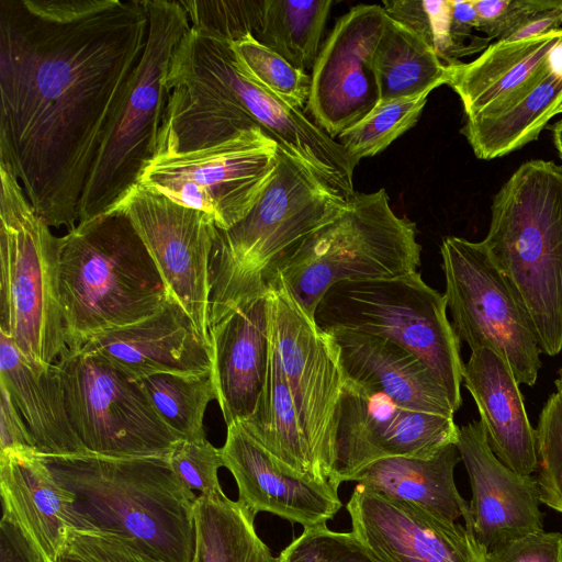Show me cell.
<instances>
[{
    "label": "cell",
    "mask_w": 562,
    "mask_h": 562,
    "mask_svg": "<svg viewBox=\"0 0 562 562\" xmlns=\"http://www.w3.org/2000/svg\"><path fill=\"white\" fill-rule=\"evenodd\" d=\"M145 0H0V162L52 227H75L147 38Z\"/></svg>",
    "instance_id": "cell-1"
},
{
    "label": "cell",
    "mask_w": 562,
    "mask_h": 562,
    "mask_svg": "<svg viewBox=\"0 0 562 562\" xmlns=\"http://www.w3.org/2000/svg\"><path fill=\"white\" fill-rule=\"evenodd\" d=\"M40 457L75 496L72 530L116 537L165 562H198V496L167 458Z\"/></svg>",
    "instance_id": "cell-2"
},
{
    "label": "cell",
    "mask_w": 562,
    "mask_h": 562,
    "mask_svg": "<svg viewBox=\"0 0 562 562\" xmlns=\"http://www.w3.org/2000/svg\"><path fill=\"white\" fill-rule=\"evenodd\" d=\"M347 204V199L279 148L273 177L251 211L228 229H215L209 328L243 305L267 296L302 244L340 215Z\"/></svg>",
    "instance_id": "cell-3"
},
{
    "label": "cell",
    "mask_w": 562,
    "mask_h": 562,
    "mask_svg": "<svg viewBox=\"0 0 562 562\" xmlns=\"http://www.w3.org/2000/svg\"><path fill=\"white\" fill-rule=\"evenodd\" d=\"M59 291L70 350L156 314L169 297L154 258L121 207L78 222L60 237Z\"/></svg>",
    "instance_id": "cell-4"
},
{
    "label": "cell",
    "mask_w": 562,
    "mask_h": 562,
    "mask_svg": "<svg viewBox=\"0 0 562 562\" xmlns=\"http://www.w3.org/2000/svg\"><path fill=\"white\" fill-rule=\"evenodd\" d=\"M482 240L527 313L541 353L562 350V166L524 162L495 194Z\"/></svg>",
    "instance_id": "cell-5"
},
{
    "label": "cell",
    "mask_w": 562,
    "mask_h": 562,
    "mask_svg": "<svg viewBox=\"0 0 562 562\" xmlns=\"http://www.w3.org/2000/svg\"><path fill=\"white\" fill-rule=\"evenodd\" d=\"M145 48L105 130L80 200L78 222L115 211L138 187L156 156L168 100L166 78L190 21L181 1L145 0Z\"/></svg>",
    "instance_id": "cell-6"
},
{
    "label": "cell",
    "mask_w": 562,
    "mask_h": 562,
    "mask_svg": "<svg viewBox=\"0 0 562 562\" xmlns=\"http://www.w3.org/2000/svg\"><path fill=\"white\" fill-rule=\"evenodd\" d=\"M0 162V333L32 363L50 366L68 349L59 291L60 237Z\"/></svg>",
    "instance_id": "cell-7"
},
{
    "label": "cell",
    "mask_w": 562,
    "mask_h": 562,
    "mask_svg": "<svg viewBox=\"0 0 562 562\" xmlns=\"http://www.w3.org/2000/svg\"><path fill=\"white\" fill-rule=\"evenodd\" d=\"M420 252L415 223L395 214L385 189L356 192L340 215L302 244L279 277L314 317L333 285L412 274Z\"/></svg>",
    "instance_id": "cell-8"
},
{
    "label": "cell",
    "mask_w": 562,
    "mask_h": 562,
    "mask_svg": "<svg viewBox=\"0 0 562 562\" xmlns=\"http://www.w3.org/2000/svg\"><path fill=\"white\" fill-rule=\"evenodd\" d=\"M314 319L323 331L351 330L391 340L435 374L457 412L462 403L460 339L443 294L414 272L394 279L344 281L327 290Z\"/></svg>",
    "instance_id": "cell-9"
},
{
    "label": "cell",
    "mask_w": 562,
    "mask_h": 562,
    "mask_svg": "<svg viewBox=\"0 0 562 562\" xmlns=\"http://www.w3.org/2000/svg\"><path fill=\"white\" fill-rule=\"evenodd\" d=\"M167 77L195 81L237 102L280 150L323 186L347 200L356 193L353 171L358 164L302 110L248 78L231 41L190 25L173 52Z\"/></svg>",
    "instance_id": "cell-10"
},
{
    "label": "cell",
    "mask_w": 562,
    "mask_h": 562,
    "mask_svg": "<svg viewBox=\"0 0 562 562\" xmlns=\"http://www.w3.org/2000/svg\"><path fill=\"white\" fill-rule=\"evenodd\" d=\"M55 364L70 423L89 453L167 458L180 440L139 383L103 357L67 349Z\"/></svg>",
    "instance_id": "cell-11"
},
{
    "label": "cell",
    "mask_w": 562,
    "mask_h": 562,
    "mask_svg": "<svg viewBox=\"0 0 562 562\" xmlns=\"http://www.w3.org/2000/svg\"><path fill=\"white\" fill-rule=\"evenodd\" d=\"M452 326L471 351L505 360L519 384H536L540 348L530 319L482 241L448 236L440 246Z\"/></svg>",
    "instance_id": "cell-12"
},
{
    "label": "cell",
    "mask_w": 562,
    "mask_h": 562,
    "mask_svg": "<svg viewBox=\"0 0 562 562\" xmlns=\"http://www.w3.org/2000/svg\"><path fill=\"white\" fill-rule=\"evenodd\" d=\"M279 145L261 127L213 147L156 155L139 184L177 204L207 213L228 229L255 206L273 177Z\"/></svg>",
    "instance_id": "cell-13"
},
{
    "label": "cell",
    "mask_w": 562,
    "mask_h": 562,
    "mask_svg": "<svg viewBox=\"0 0 562 562\" xmlns=\"http://www.w3.org/2000/svg\"><path fill=\"white\" fill-rule=\"evenodd\" d=\"M270 334L319 481L339 488L335 435L344 375L329 336L280 277L269 292Z\"/></svg>",
    "instance_id": "cell-14"
},
{
    "label": "cell",
    "mask_w": 562,
    "mask_h": 562,
    "mask_svg": "<svg viewBox=\"0 0 562 562\" xmlns=\"http://www.w3.org/2000/svg\"><path fill=\"white\" fill-rule=\"evenodd\" d=\"M119 207L144 240L168 293L210 342V259L216 229L213 218L140 186Z\"/></svg>",
    "instance_id": "cell-15"
},
{
    "label": "cell",
    "mask_w": 562,
    "mask_h": 562,
    "mask_svg": "<svg viewBox=\"0 0 562 562\" xmlns=\"http://www.w3.org/2000/svg\"><path fill=\"white\" fill-rule=\"evenodd\" d=\"M453 417L398 406L389 396L344 379L335 435L340 483L385 458L427 459L456 443Z\"/></svg>",
    "instance_id": "cell-16"
},
{
    "label": "cell",
    "mask_w": 562,
    "mask_h": 562,
    "mask_svg": "<svg viewBox=\"0 0 562 562\" xmlns=\"http://www.w3.org/2000/svg\"><path fill=\"white\" fill-rule=\"evenodd\" d=\"M386 13L358 4L340 16L312 69L306 110L331 138L368 115L380 102L373 54Z\"/></svg>",
    "instance_id": "cell-17"
},
{
    "label": "cell",
    "mask_w": 562,
    "mask_h": 562,
    "mask_svg": "<svg viewBox=\"0 0 562 562\" xmlns=\"http://www.w3.org/2000/svg\"><path fill=\"white\" fill-rule=\"evenodd\" d=\"M347 510L351 531L383 562H486L468 521L463 526L359 484Z\"/></svg>",
    "instance_id": "cell-18"
},
{
    "label": "cell",
    "mask_w": 562,
    "mask_h": 562,
    "mask_svg": "<svg viewBox=\"0 0 562 562\" xmlns=\"http://www.w3.org/2000/svg\"><path fill=\"white\" fill-rule=\"evenodd\" d=\"M457 448L469 475L470 522L487 551L504 541L543 530L536 476L521 475L502 463L487 445L479 420L459 427Z\"/></svg>",
    "instance_id": "cell-19"
},
{
    "label": "cell",
    "mask_w": 562,
    "mask_h": 562,
    "mask_svg": "<svg viewBox=\"0 0 562 562\" xmlns=\"http://www.w3.org/2000/svg\"><path fill=\"white\" fill-rule=\"evenodd\" d=\"M79 350L103 357L135 381L161 373L204 374L213 363L210 342L170 294L156 314L100 333Z\"/></svg>",
    "instance_id": "cell-20"
},
{
    "label": "cell",
    "mask_w": 562,
    "mask_h": 562,
    "mask_svg": "<svg viewBox=\"0 0 562 562\" xmlns=\"http://www.w3.org/2000/svg\"><path fill=\"white\" fill-rule=\"evenodd\" d=\"M221 452L236 481L238 501L256 516L271 513L306 530L327 526L342 506L334 487L279 470L237 423L227 426Z\"/></svg>",
    "instance_id": "cell-21"
},
{
    "label": "cell",
    "mask_w": 562,
    "mask_h": 562,
    "mask_svg": "<svg viewBox=\"0 0 562 562\" xmlns=\"http://www.w3.org/2000/svg\"><path fill=\"white\" fill-rule=\"evenodd\" d=\"M216 401L226 426L247 422L266 384L270 355V301L258 297L209 328Z\"/></svg>",
    "instance_id": "cell-22"
},
{
    "label": "cell",
    "mask_w": 562,
    "mask_h": 562,
    "mask_svg": "<svg viewBox=\"0 0 562 562\" xmlns=\"http://www.w3.org/2000/svg\"><path fill=\"white\" fill-rule=\"evenodd\" d=\"M325 333L336 349L344 379L383 393L401 407L453 417L445 389L411 351L374 335L342 329Z\"/></svg>",
    "instance_id": "cell-23"
},
{
    "label": "cell",
    "mask_w": 562,
    "mask_h": 562,
    "mask_svg": "<svg viewBox=\"0 0 562 562\" xmlns=\"http://www.w3.org/2000/svg\"><path fill=\"white\" fill-rule=\"evenodd\" d=\"M562 30L521 41H497L473 61L448 65V81L467 119L493 115L525 95L550 70Z\"/></svg>",
    "instance_id": "cell-24"
},
{
    "label": "cell",
    "mask_w": 562,
    "mask_h": 562,
    "mask_svg": "<svg viewBox=\"0 0 562 562\" xmlns=\"http://www.w3.org/2000/svg\"><path fill=\"white\" fill-rule=\"evenodd\" d=\"M462 383L472 395L487 445L496 458L521 475L538 469L536 429L531 426L519 383L494 351H471Z\"/></svg>",
    "instance_id": "cell-25"
},
{
    "label": "cell",
    "mask_w": 562,
    "mask_h": 562,
    "mask_svg": "<svg viewBox=\"0 0 562 562\" xmlns=\"http://www.w3.org/2000/svg\"><path fill=\"white\" fill-rule=\"evenodd\" d=\"M2 515L12 518L48 562L65 552L75 496L37 452L0 456Z\"/></svg>",
    "instance_id": "cell-26"
},
{
    "label": "cell",
    "mask_w": 562,
    "mask_h": 562,
    "mask_svg": "<svg viewBox=\"0 0 562 562\" xmlns=\"http://www.w3.org/2000/svg\"><path fill=\"white\" fill-rule=\"evenodd\" d=\"M0 386L24 419L38 454H91L70 423L58 367L32 363L1 333Z\"/></svg>",
    "instance_id": "cell-27"
},
{
    "label": "cell",
    "mask_w": 562,
    "mask_h": 562,
    "mask_svg": "<svg viewBox=\"0 0 562 562\" xmlns=\"http://www.w3.org/2000/svg\"><path fill=\"white\" fill-rule=\"evenodd\" d=\"M166 88L156 155L213 147L260 127L237 102L201 83L166 78Z\"/></svg>",
    "instance_id": "cell-28"
},
{
    "label": "cell",
    "mask_w": 562,
    "mask_h": 562,
    "mask_svg": "<svg viewBox=\"0 0 562 562\" xmlns=\"http://www.w3.org/2000/svg\"><path fill=\"white\" fill-rule=\"evenodd\" d=\"M459 461L457 445L450 443L427 459L392 457L378 460L359 471L351 481L458 521L470 515L469 503L460 495L454 482V468Z\"/></svg>",
    "instance_id": "cell-29"
},
{
    "label": "cell",
    "mask_w": 562,
    "mask_h": 562,
    "mask_svg": "<svg viewBox=\"0 0 562 562\" xmlns=\"http://www.w3.org/2000/svg\"><path fill=\"white\" fill-rule=\"evenodd\" d=\"M237 424L268 453L279 470L325 485L318 479L303 438L271 334L268 373L259 404L247 422Z\"/></svg>",
    "instance_id": "cell-30"
},
{
    "label": "cell",
    "mask_w": 562,
    "mask_h": 562,
    "mask_svg": "<svg viewBox=\"0 0 562 562\" xmlns=\"http://www.w3.org/2000/svg\"><path fill=\"white\" fill-rule=\"evenodd\" d=\"M562 103V75L549 72L525 95L501 112L465 121V136L479 159L490 160L538 138Z\"/></svg>",
    "instance_id": "cell-31"
},
{
    "label": "cell",
    "mask_w": 562,
    "mask_h": 562,
    "mask_svg": "<svg viewBox=\"0 0 562 562\" xmlns=\"http://www.w3.org/2000/svg\"><path fill=\"white\" fill-rule=\"evenodd\" d=\"M380 101L434 90L448 81V65L422 38L387 15L373 54Z\"/></svg>",
    "instance_id": "cell-32"
},
{
    "label": "cell",
    "mask_w": 562,
    "mask_h": 562,
    "mask_svg": "<svg viewBox=\"0 0 562 562\" xmlns=\"http://www.w3.org/2000/svg\"><path fill=\"white\" fill-rule=\"evenodd\" d=\"M198 562H278L257 535L256 515L239 501L196 497Z\"/></svg>",
    "instance_id": "cell-33"
},
{
    "label": "cell",
    "mask_w": 562,
    "mask_h": 562,
    "mask_svg": "<svg viewBox=\"0 0 562 562\" xmlns=\"http://www.w3.org/2000/svg\"><path fill=\"white\" fill-rule=\"evenodd\" d=\"M331 0H265L255 37L295 68L313 69Z\"/></svg>",
    "instance_id": "cell-34"
},
{
    "label": "cell",
    "mask_w": 562,
    "mask_h": 562,
    "mask_svg": "<svg viewBox=\"0 0 562 562\" xmlns=\"http://www.w3.org/2000/svg\"><path fill=\"white\" fill-rule=\"evenodd\" d=\"M137 382L180 440L206 439L204 414L207 404L216 400L212 371L194 375L161 373Z\"/></svg>",
    "instance_id": "cell-35"
},
{
    "label": "cell",
    "mask_w": 562,
    "mask_h": 562,
    "mask_svg": "<svg viewBox=\"0 0 562 562\" xmlns=\"http://www.w3.org/2000/svg\"><path fill=\"white\" fill-rule=\"evenodd\" d=\"M430 92L380 101L368 115L338 136L339 144L356 164L383 151L417 123Z\"/></svg>",
    "instance_id": "cell-36"
},
{
    "label": "cell",
    "mask_w": 562,
    "mask_h": 562,
    "mask_svg": "<svg viewBox=\"0 0 562 562\" xmlns=\"http://www.w3.org/2000/svg\"><path fill=\"white\" fill-rule=\"evenodd\" d=\"M243 72L258 86L291 106L306 105L311 76L261 44L252 34L232 42Z\"/></svg>",
    "instance_id": "cell-37"
},
{
    "label": "cell",
    "mask_w": 562,
    "mask_h": 562,
    "mask_svg": "<svg viewBox=\"0 0 562 562\" xmlns=\"http://www.w3.org/2000/svg\"><path fill=\"white\" fill-rule=\"evenodd\" d=\"M536 438L540 502L562 514V397L557 392L542 407Z\"/></svg>",
    "instance_id": "cell-38"
},
{
    "label": "cell",
    "mask_w": 562,
    "mask_h": 562,
    "mask_svg": "<svg viewBox=\"0 0 562 562\" xmlns=\"http://www.w3.org/2000/svg\"><path fill=\"white\" fill-rule=\"evenodd\" d=\"M190 25L231 42L257 34L265 0H181Z\"/></svg>",
    "instance_id": "cell-39"
},
{
    "label": "cell",
    "mask_w": 562,
    "mask_h": 562,
    "mask_svg": "<svg viewBox=\"0 0 562 562\" xmlns=\"http://www.w3.org/2000/svg\"><path fill=\"white\" fill-rule=\"evenodd\" d=\"M382 7L389 18L429 45L443 64L459 63L452 57L449 0H390Z\"/></svg>",
    "instance_id": "cell-40"
},
{
    "label": "cell",
    "mask_w": 562,
    "mask_h": 562,
    "mask_svg": "<svg viewBox=\"0 0 562 562\" xmlns=\"http://www.w3.org/2000/svg\"><path fill=\"white\" fill-rule=\"evenodd\" d=\"M278 562H383L352 531L337 532L327 526L304 530Z\"/></svg>",
    "instance_id": "cell-41"
},
{
    "label": "cell",
    "mask_w": 562,
    "mask_h": 562,
    "mask_svg": "<svg viewBox=\"0 0 562 562\" xmlns=\"http://www.w3.org/2000/svg\"><path fill=\"white\" fill-rule=\"evenodd\" d=\"M177 477L191 491L207 497H222L225 493L218 481V469L224 467L221 448L206 439L179 440L167 457Z\"/></svg>",
    "instance_id": "cell-42"
},
{
    "label": "cell",
    "mask_w": 562,
    "mask_h": 562,
    "mask_svg": "<svg viewBox=\"0 0 562 562\" xmlns=\"http://www.w3.org/2000/svg\"><path fill=\"white\" fill-rule=\"evenodd\" d=\"M65 551L85 562H165L116 537L72 529Z\"/></svg>",
    "instance_id": "cell-43"
},
{
    "label": "cell",
    "mask_w": 562,
    "mask_h": 562,
    "mask_svg": "<svg viewBox=\"0 0 562 562\" xmlns=\"http://www.w3.org/2000/svg\"><path fill=\"white\" fill-rule=\"evenodd\" d=\"M486 562H562V533L543 529L504 541L486 551Z\"/></svg>",
    "instance_id": "cell-44"
},
{
    "label": "cell",
    "mask_w": 562,
    "mask_h": 562,
    "mask_svg": "<svg viewBox=\"0 0 562 562\" xmlns=\"http://www.w3.org/2000/svg\"><path fill=\"white\" fill-rule=\"evenodd\" d=\"M477 30L488 38L506 40L533 12L531 0H472Z\"/></svg>",
    "instance_id": "cell-45"
},
{
    "label": "cell",
    "mask_w": 562,
    "mask_h": 562,
    "mask_svg": "<svg viewBox=\"0 0 562 562\" xmlns=\"http://www.w3.org/2000/svg\"><path fill=\"white\" fill-rule=\"evenodd\" d=\"M37 452L27 426L8 391L0 386V456Z\"/></svg>",
    "instance_id": "cell-46"
},
{
    "label": "cell",
    "mask_w": 562,
    "mask_h": 562,
    "mask_svg": "<svg viewBox=\"0 0 562 562\" xmlns=\"http://www.w3.org/2000/svg\"><path fill=\"white\" fill-rule=\"evenodd\" d=\"M0 562H48L31 538L9 516L0 522Z\"/></svg>",
    "instance_id": "cell-47"
},
{
    "label": "cell",
    "mask_w": 562,
    "mask_h": 562,
    "mask_svg": "<svg viewBox=\"0 0 562 562\" xmlns=\"http://www.w3.org/2000/svg\"><path fill=\"white\" fill-rule=\"evenodd\" d=\"M553 143L562 159V119L559 120L552 127Z\"/></svg>",
    "instance_id": "cell-48"
},
{
    "label": "cell",
    "mask_w": 562,
    "mask_h": 562,
    "mask_svg": "<svg viewBox=\"0 0 562 562\" xmlns=\"http://www.w3.org/2000/svg\"><path fill=\"white\" fill-rule=\"evenodd\" d=\"M56 562H85L83 560H81L80 558L71 554L70 552L68 551H65L58 559Z\"/></svg>",
    "instance_id": "cell-49"
},
{
    "label": "cell",
    "mask_w": 562,
    "mask_h": 562,
    "mask_svg": "<svg viewBox=\"0 0 562 562\" xmlns=\"http://www.w3.org/2000/svg\"><path fill=\"white\" fill-rule=\"evenodd\" d=\"M554 385H555V389H557V393L562 397V380L558 378L554 381Z\"/></svg>",
    "instance_id": "cell-50"
},
{
    "label": "cell",
    "mask_w": 562,
    "mask_h": 562,
    "mask_svg": "<svg viewBox=\"0 0 562 562\" xmlns=\"http://www.w3.org/2000/svg\"><path fill=\"white\" fill-rule=\"evenodd\" d=\"M557 114H562V103L560 104V106L558 108V110L555 111V115Z\"/></svg>",
    "instance_id": "cell-51"
},
{
    "label": "cell",
    "mask_w": 562,
    "mask_h": 562,
    "mask_svg": "<svg viewBox=\"0 0 562 562\" xmlns=\"http://www.w3.org/2000/svg\"><path fill=\"white\" fill-rule=\"evenodd\" d=\"M558 373H559V379L562 380V368L558 371Z\"/></svg>",
    "instance_id": "cell-52"
}]
</instances>
